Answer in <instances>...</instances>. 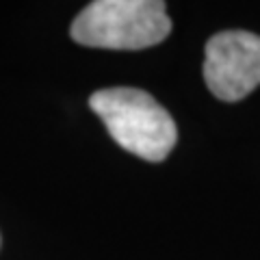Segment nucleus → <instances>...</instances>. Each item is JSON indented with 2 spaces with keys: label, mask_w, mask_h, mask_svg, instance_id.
Wrapping results in <instances>:
<instances>
[{
  "label": "nucleus",
  "mask_w": 260,
  "mask_h": 260,
  "mask_svg": "<svg viewBox=\"0 0 260 260\" xmlns=\"http://www.w3.org/2000/svg\"><path fill=\"white\" fill-rule=\"evenodd\" d=\"M204 83L223 102H239L260 85V35L221 30L204 48Z\"/></svg>",
  "instance_id": "obj_3"
},
{
  "label": "nucleus",
  "mask_w": 260,
  "mask_h": 260,
  "mask_svg": "<svg viewBox=\"0 0 260 260\" xmlns=\"http://www.w3.org/2000/svg\"><path fill=\"white\" fill-rule=\"evenodd\" d=\"M172 32V20L160 0H95L72 22L76 44L104 50H143Z\"/></svg>",
  "instance_id": "obj_2"
},
{
  "label": "nucleus",
  "mask_w": 260,
  "mask_h": 260,
  "mask_svg": "<svg viewBox=\"0 0 260 260\" xmlns=\"http://www.w3.org/2000/svg\"><path fill=\"white\" fill-rule=\"evenodd\" d=\"M89 107L119 148L143 160L160 162L172 154L178 128L154 95L135 87H111L91 93Z\"/></svg>",
  "instance_id": "obj_1"
},
{
  "label": "nucleus",
  "mask_w": 260,
  "mask_h": 260,
  "mask_svg": "<svg viewBox=\"0 0 260 260\" xmlns=\"http://www.w3.org/2000/svg\"><path fill=\"white\" fill-rule=\"evenodd\" d=\"M0 245H3V237H0Z\"/></svg>",
  "instance_id": "obj_4"
}]
</instances>
